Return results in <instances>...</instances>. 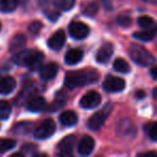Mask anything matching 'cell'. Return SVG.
<instances>
[{
    "instance_id": "1",
    "label": "cell",
    "mask_w": 157,
    "mask_h": 157,
    "mask_svg": "<svg viewBox=\"0 0 157 157\" xmlns=\"http://www.w3.org/2000/svg\"><path fill=\"white\" fill-rule=\"evenodd\" d=\"M99 74L96 70H73L66 74L65 86L69 90L81 87L94 83L98 80Z\"/></svg>"
},
{
    "instance_id": "2",
    "label": "cell",
    "mask_w": 157,
    "mask_h": 157,
    "mask_svg": "<svg viewBox=\"0 0 157 157\" xmlns=\"http://www.w3.org/2000/svg\"><path fill=\"white\" fill-rule=\"evenodd\" d=\"M43 53L37 50H23L16 53L13 57V60L15 61V63L20 66H25L30 70L40 69L42 63H43Z\"/></svg>"
},
{
    "instance_id": "3",
    "label": "cell",
    "mask_w": 157,
    "mask_h": 157,
    "mask_svg": "<svg viewBox=\"0 0 157 157\" xmlns=\"http://www.w3.org/2000/svg\"><path fill=\"white\" fill-rule=\"evenodd\" d=\"M129 56L137 65L146 67L152 65L155 61V58L145 48L138 44H131L129 46Z\"/></svg>"
},
{
    "instance_id": "4",
    "label": "cell",
    "mask_w": 157,
    "mask_h": 157,
    "mask_svg": "<svg viewBox=\"0 0 157 157\" xmlns=\"http://www.w3.org/2000/svg\"><path fill=\"white\" fill-rule=\"evenodd\" d=\"M111 111H112V105H110V103L105 105L102 110L96 112L94 115L90 116L87 122V127L93 131L99 130L103 126V124L107 121L108 116L111 113Z\"/></svg>"
},
{
    "instance_id": "5",
    "label": "cell",
    "mask_w": 157,
    "mask_h": 157,
    "mask_svg": "<svg viewBox=\"0 0 157 157\" xmlns=\"http://www.w3.org/2000/svg\"><path fill=\"white\" fill-rule=\"evenodd\" d=\"M55 130H56V124L52 118H46L44 120L37 128L35 129V137L37 139H46V138H50L51 136L54 135Z\"/></svg>"
},
{
    "instance_id": "6",
    "label": "cell",
    "mask_w": 157,
    "mask_h": 157,
    "mask_svg": "<svg viewBox=\"0 0 157 157\" xmlns=\"http://www.w3.org/2000/svg\"><path fill=\"white\" fill-rule=\"evenodd\" d=\"M68 30H69L70 36L76 40L85 39L90 35V28L87 25L82 22H78V21H73L70 23Z\"/></svg>"
},
{
    "instance_id": "7",
    "label": "cell",
    "mask_w": 157,
    "mask_h": 157,
    "mask_svg": "<svg viewBox=\"0 0 157 157\" xmlns=\"http://www.w3.org/2000/svg\"><path fill=\"white\" fill-rule=\"evenodd\" d=\"M125 86H126V83L124 78H118V76L109 75L103 81V88L109 93H120L124 90Z\"/></svg>"
},
{
    "instance_id": "8",
    "label": "cell",
    "mask_w": 157,
    "mask_h": 157,
    "mask_svg": "<svg viewBox=\"0 0 157 157\" xmlns=\"http://www.w3.org/2000/svg\"><path fill=\"white\" fill-rule=\"evenodd\" d=\"M101 102V96L99 93L95 92V90H90V92L86 93L80 100V105L84 109H94V108L98 107Z\"/></svg>"
},
{
    "instance_id": "9",
    "label": "cell",
    "mask_w": 157,
    "mask_h": 157,
    "mask_svg": "<svg viewBox=\"0 0 157 157\" xmlns=\"http://www.w3.org/2000/svg\"><path fill=\"white\" fill-rule=\"evenodd\" d=\"M74 145H75V137L74 136H67L58 144V151L61 156H70L73 153Z\"/></svg>"
},
{
    "instance_id": "10",
    "label": "cell",
    "mask_w": 157,
    "mask_h": 157,
    "mask_svg": "<svg viewBox=\"0 0 157 157\" xmlns=\"http://www.w3.org/2000/svg\"><path fill=\"white\" fill-rule=\"evenodd\" d=\"M114 52V46L110 42H105L100 46V48L98 50L96 55V60L99 63H105L109 61V59L111 58V56L113 55Z\"/></svg>"
},
{
    "instance_id": "11",
    "label": "cell",
    "mask_w": 157,
    "mask_h": 157,
    "mask_svg": "<svg viewBox=\"0 0 157 157\" xmlns=\"http://www.w3.org/2000/svg\"><path fill=\"white\" fill-rule=\"evenodd\" d=\"M95 147V140L93 139L90 136H84L78 145V154L83 155V156H87L93 152Z\"/></svg>"
},
{
    "instance_id": "12",
    "label": "cell",
    "mask_w": 157,
    "mask_h": 157,
    "mask_svg": "<svg viewBox=\"0 0 157 157\" xmlns=\"http://www.w3.org/2000/svg\"><path fill=\"white\" fill-rule=\"evenodd\" d=\"M66 42V33L63 30H58L48 39V45L50 48L54 51L60 50Z\"/></svg>"
},
{
    "instance_id": "13",
    "label": "cell",
    "mask_w": 157,
    "mask_h": 157,
    "mask_svg": "<svg viewBox=\"0 0 157 157\" xmlns=\"http://www.w3.org/2000/svg\"><path fill=\"white\" fill-rule=\"evenodd\" d=\"M27 44V38L25 37L23 33H17L12 38L11 42H10V46H9V51L13 54L21 52L25 48Z\"/></svg>"
},
{
    "instance_id": "14",
    "label": "cell",
    "mask_w": 157,
    "mask_h": 157,
    "mask_svg": "<svg viewBox=\"0 0 157 157\" xmlns=\"http://www.w3.org/2000/svg\"><path fill=\"white\" fill-rule=\"evenodd\" d=\"M16 87V81L12 76L0 78V95H9Z\"/></svg>"
},
{
    "instance_id": "15",
    "label": "cell",
    "mask_w": 157,
    "mask_h": 157,
    "mask_svg": "<svg viewBox=\"0 0 157 157\" xmlns=\"http://www.w3.org/2000/svg\"><path fill=\"white\" fill-rule=\"evenodd\" d=\"M83 51L80 50V48H71L69 50L65 55V63L67 65H70V66H73V65H76L78 63L83 59Z\"/></svg>"
},
{
    "instance_id": "16",
    "label": "cell",
    "mask_w": 157,
    "mask_h": 157,
    "mask_svg": "<svg viewBox=\"0 0 157 157\" xmlns=\"http://www.w3.org/2000/svg\"><path fill=\"white\" fill-rule=\"evenodd\" d=\"M57 66L55 63H48L40 68V78L44 81H50L56 76L57 74Z\"/></svg>"
},
{
    "instance_id": "17",
    "label": "cell",
    "mask_w": 157,
    "mask_h": 157,
    "mask_svg": "<svg viewBox=\"0 0 157 157\" xmlns=\"http://www.w3.org/2000/svg\"><path fill=\"white\" fill-rule=\"evenodd\" d=\"M78 114L74 111H71V110L63 112L60 114V116H59V122L61 123V125L67 127L74 126L78 123Z\"/></svg>"
},
{
    "instance_id": "18",
    "label": "cell",
    "mask_w": 157,
    "mask_h": 157,
    "mask_svg": "<svg viewBox=\"0 0 157 157\" xmlns=\"http://www.w3.org/2000/svg\"><path fill=\"white\" fill-rule=\"evenodd\" d=\"M45 105H46L45 99L43 97L36 96L29 99L26 107L30 112H40L45 108Z\"/></svg>"
},
{
    "instance_id": "19",
    "label": "cell",
    "mask_w": 157,
    "mask_h": 157,
    "mask_svg": "<svg viewBox=\"0 0 157 157\" xmlns=\"http://www.w3.org/2000/svg\"><path fill=\"white\" fill-rule=\"evenodd\" d=\"M157 33V25H154L153 27L147 29H144L142 31H138V33H133V37L136 39L140 40V41H144V42H147L151 41V40L154 39V37L156 36Z\"/></svg>"
},
{
    "instance_id": "20",
    "label": "cell",
    "mask_w": 157,
    "mask_h": 157,
    "mask_svg": "<svg viewBox=\"0 0 157 157\" xmlns=\"http://www.w3.org/2000/svg\"><path fill=\"white\" fill-rule=\"evenodd\" d=\"M18 0H0V11L3 13H10L16 9Z\"/></svg>"
},
{
    "instance_id": "21",
    "label": "cell",
    "mask_w": 157,
    "mask_h": 157,
    "mask_svg": "<svg viewBox=\"0 0 157 157\" xmlns=\"http://www.w3.org/2000/svg\"><path fill=\"white\" fill-rule=\"evenodd\" d=\"M55 8L61 11H69L74 7L75 0H52Z\"/></svg>"
},
{
    "instance_id": "22",
    "label": "cell",
    "mask_w": 157,
    "mask_h": 157,
    "mask_svg": "<svg viewBox=\"0 0 157 157\" xmlns=\"http://www.w3.org/2000/svg\"><path fill=\"white\" fill-rule=\"evenodd\" d=\"M113 68L115 71L121 72V73H128V72L130 71V66H129V63L123 58L115 59L113 63Z\"/></svg>"
},
{
    "instance_id": "23",
    "label": "cell",
    "mask_w": 157,
    "mask_h": 157,
    "mask_svg": "<svg viewBox=\"0 0 157 157\" xmlns=\"http://www.w3.org/2000/svg\"><path fill=\"white\" fill-rule=\"evenodd\" d=\"M12 111V107L8 101L0 100V120H8Z\"/></svg>"
},
{
    "instance_id": "24",
    "label": "cell",
    "mask_w": 157,
    "mask_h": 157,
    "mask_svg": "<svg viewBox=\"0 0 157 157\" xmlns=\"http://www.w3.org/2000/svg\"><path fill=\"white\" fill-rule=\"evenodd\" d=\"M16 145V141L13 139H0V154L12 150Z\"/></svg>"
},
{
    "instance_id": "25",
    "label": "cell",
    "mask_w": 157,
    "mask_h": 157,
    "mask_svg": "<svg viewBox=\"0 0 157 157\" xmlns=\"http://www.w3.org/2000/svg\"><path fill=\"white\" fill-rule=\"evenodd\" d=\"M99 10V6L97 2L95 1H92L88 5L85 6V8L83 9V14H85L86 16H90V17H93L94 15H96L97 12Z\"/></svg>"
},
{
    "instance_id": "26",
    "label": "cell",
    "mask_w": 157,
    "mask_h": 157,
    "mask_svg": "<svg viewBox=\"0 0 157 157\" xmlns=\"http://www.w3.org/2000/svg\"><path fill=\"white\" fill-rule=\"evenodd\" d=\"M138 25H139L141 28L143 29H147V28H151L155 25L154 23V20L152 17L147 15H143V16H140L138 18Z\"/></svg>"
},
{
    "instance_id": "27",
    "label": "cell",
    "mask_w": 157,
    "mask_h": 157,
    "mask_svg": "<svg viewBox=\"0 0 157 157\" xmlns=\"http://www.w3.org/2000/svg\"><path fill=\"white\" fill-rule=\"evenodd\" d=\"M42 28V24L41 22H39V21H35V22H33L30 25H29L28 27V31L30 33V35L33 36H37L38 33H40V30H41Z\"/></svg>"
},
{
    "instance_id": "28",
    "label": "cell",
    "mask_w": 157,
    "mask_h": 157,
    "mask_svg": "<svg viewBox=\"0 0 157 157\" xmlns=\"http://www.w3.org/2000/svg\"><path fill=\"white\" fill-rule=\"evenodd\" d=\"M147 133H148V137H150L153 141H157V122L150 125Z\"/></svg>"
},
{
    "instance_id": "29",
    "label": "cell",
    "mask_w": 157,
    "mask_h": 157,
    "mask_svg": "<svg viewBox=\"0 0 157 157\" xmlns=\"http://www.w3.org/2000/svg\"><path fill=\"white\" fill-rule=\"evenodd\" d=\"M131 18L127 15H120L117 16V23L123 27H128L131 25Z\"/></svg>"
},
{
    "instance_id": "30",
    "label": "cell",
    "mask_w": 157,
    "mask_h": 157,
    "mask_svg": "<svg viewBox=\"0 0 157 157\" xmlns=\"http://www.w3.org/2000/svg\"><path fill=\"white\" fill-rule=\"evenodd\" d=\"M139 156H144V157H155L156 156V153L155 152H146V153H141L139 154Z\"/></svg>"
},
{
    "instance_id": "31",
    "label": "cell",
    "mask_w": 157,
    "mask_h": 157,
    "mask_svg": "<svg viewBox=\"0 0 157 157\" xmlns=\"http://www.w3.org/2000/svg\"><path fill=\"white\" fill-rule=\"evenodd\" d=\"M151 75H152L153 78L157 80V66H155V67H153L151 69Z\"/></svg>"
},
{
    "instance_id": "32",
    "label": "cell",
    "mask_w": 157,
    "mask_h": 157,
    "mask_svg": "<svg viewBox=\"0 0 157 157\" xmlns=\"http://www.w3.org/2000/svg\"><path fill=\"white\" fill-rule=\"evenodd\" d=\"M136 97H137L138 99H143L144 97H145V93L142 92V90H138V92L136 93Z\"/></svg>"
},
{
    "instance_id": "33",
    "label": "cell",
    "mask_w": 157,
    "mask_h": 157,
    "mask_svg": "<svg viewBox=\"0 0 157 157\" xmlns=\"http://www.w3.org/2000/svg\"><path fill=\"white\" fill-rule=\"evenodd\" d=\"M141 1H144L146 3H151V5H157V0H141Z\"/></svg>"
},
{
    "instance_id": "34",
    "label": "cell",
    "mask_w": 157,
    "mask_h": 157,
    "mask_svg": "<svg viewBox=\"0 0 157 157\" xmlns=\"http://www.w3.org/2000/svg\"><path fill=\"white\" fill-rule=\"evenodd\" d=\"M153 97L157 100V87H155L154 90H153Z\"/></svg>"
},
{
    "instance_id": "35",
    "label": "cell",
    "mask_w": 157,
    "mask_h": 157,
    "mask_svg": "<svg viewBox=\"0 0 157 157\" xmlns=\"http://www.w3.org/2000/svg\"><path fill=\"white\" fill-rule=\"evenodd\" d=\"M12 157H16V156H23V154L22 153H15V154H13V155H11Z\"/></svg>"
},
{
    "instance_id": "36",
    "label": "cell",
    "mask_w": 157,
    "mask_h": 157,
    "mask_svg": "<svg viewBox=\"0 0 157 157\" xmlns=\"http://www.w3.org/2000/svg\"><path fill=\"white\" fill-rule=\"evenodd\" d=\"M0 30H1V23H0Z\"/></svg>"
}]
</instances>
